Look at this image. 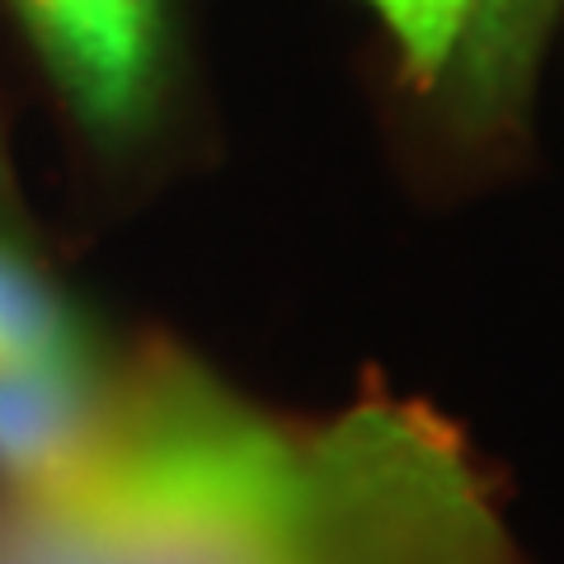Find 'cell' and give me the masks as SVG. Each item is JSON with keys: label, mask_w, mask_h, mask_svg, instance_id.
I'll return each mask as SVG.
<instances>
[{"label": "cell", "mask_w": 564, "mask_h": 564, "mask_svg": "<svg viewBox=\"0 0 564 564\" xmlns=\"http://www.w3.org/2000/svg\"><path fill=\"white\" fill-rule=\"evenodd\" d=\"M0 564H513L456 423L372 391L321 429L165 362L109 410Z\"/></svg>", "instance_id": "cell-1"}, {"label": "cell", "mask_w": 564, "mask_h": 564, "mask_svg": "<svg viewBox=\"0 0 564 564\" xmlns=\"http://www.w3.org/2000/svg\"><path fill=\"white\" fill-rule=\"evenodd\" d=\"M76 113L122 132L147 113L161 52V0H14Z\"/></svg>", "instance_id": "cell-2"}, {"label": "cell", "mask_w": 564, "mask_h": 564, "mask_svg": "<svg viewBox=\"0 0 564 564\" xmlns=\"http://www.w3.org/2000/svg\"><path fill=\"white\" fill-rule=\"evenodd\" d=\"M109 419L95 367L0 372V475L39 494L85 462Z\"/></svg>", "instance_id": "cell-3"}, {"label": "cell", "mask_w": 564, "mask_h": 564, "mask_svg": "<svg viewBox=\"0 0 564 564\" xmlns=\"http://www.w3.org/2000/svg\"><path fill=\"white\" fill-rule=\"evenodd\" d=\"M551 14V0H480L462 43V85L470 109L485 122L513 113L522 85L532 76V57L541 47V29Z\"/></svg>", "instance_id": "cell-4"}, {"label": "cell", "mask_w": 564, "mask_h": 564, "mask_svg": "<svg viewBox=\"0 0 564 564\" xmlns=\"http://www.w3.org/2000/svg\"><path fill=\"white\" fill-rule=\"evenodd\" d=\"M14 367H90V348L62 296L0 240V372Z\"/></svg>", "instance_id": "cell-5"}, {"label": "cell", "mask_w": 564, "mask_h": 564, "mask_svg": "<svg viewBox=\"0 0 564 564\" xmlns=\"http://www.w3.org/2000/svg\"><path fill=\"white\" fill-rule=\"evenodd\" d=\"M367 6L395 33L404 66L419 76V85H433L447 62H456L480 0H367Z\"/></svg>", "instance_id": "cell-6"}]
</instances>
